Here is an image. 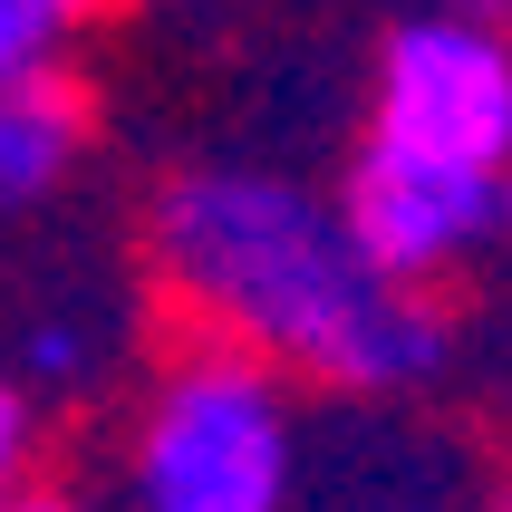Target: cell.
Listing matches in <instances>:
<instances>
[{
    "instance_id": "11",
    "label": "cell",
    "mask_w": 512,
    "mask_h": 512,
    "mask_svg": "<svg viewBox=\"0 0 512 512\" xmlns=\"http://www.w3.org/2000/svg\"><path fill=\"white\" fill-rule=\"evenodd\" d=\"M503 232H512V165H503Z\"/></svg>"
},
{
    "instance_id": "1",
    "label": "cell",
    "mask_w": 512,
    "mask_h": 512,
    "mask_svg": "<svg viewBox=\"0 0 512 512\" xmlns=\"http://www.w3.org/2000/svg\"><path fill=\"white\" fill-rule=\"evenodd\" d=\"M145 281L194 339H232L319 397H426L455 368L445 290L387 281L339 194L271 165H174L145 194Z\"/></svg>"
},
{
    "instance_id": "10",
    "label": "cell",
    "mask_w": 512,
    "mask_h": 512,
    "mask_svg": "<svg viewBox=\"0 0 512 512\" xmlns=\"http://www.w3.org/2000/svg\"><path fill=\"white\" fill-rule=\"evenodd\" d=\"M464 10H484V20H503V29H512V0H464Z\"/></svg>"
},
{
    "instance_id": "7",
    "label": "cell",
    "mask_w": 512,
    "mask_h": 512,
    "mask_svg": "<svg viewBox=\"0 0 512 512\" xmlns=\"http://www.w3.org/2000/svg\"><path fill=\"white\" fill-rule=\"evenodd\" d=\"M116 0H0V68H49L107 20Z\"/></svg>"
},
{
    "instance_id": "8",
    "label": "cell",
    "mask_w": 512,
    "mask_h": 512,
    "mask_svg": "<svg viewBox=\"0 0 512 512\" xmlns=\"http://www.w3.org/2000/svg\"><path fill=\"white\" fill-rule=\"evenodd\" d=\"M39 474V397H29L20 377H0V503Z\"/></svg>"
},
{
    "instance_id": "9",
    "label": "cell",
    "mask_w": 512,
    "mask_h": 512,
    "mask_svg": "<svg viewBox=\"0 0 512 512\" xmlns=\"http://www.w3.org/2000/svg\"><path fill=\"white\" fill-rule=\"evenodd\" d=\"M0 512H87V503H78V493H58V484H39V474H29V484L10 493Z\"/></svg>"
},
{
    "instance_id": "4",
    "label": "cell",
    "mask_w": 512,
    "mask_h": 512,
    "mask_svg": "<svg viewBox=\"0 0 512 512\" xmlns=\"http://www.w3.org/2000/svg\"><path fill=\"white\" fill-rule=\"evenodd\" d=\"M339 223L358 232V252H368L387 281L445 290L503 242V174L435 165V155L358 136L348 165H339Z\"/></svg>"
},
{
    "instance_id": "6",
    "label": "cell",
    "mask_w": 512,
    "mask_h": 512,
    "mask_svg": "<svg viewBox=\"0 0 512 512\" xmlns=\"http://www.w3.org/2000/svg\"><path fill=\"white\" fill-rule=\"evenodd\" d=\"M107 319L97 310H39L20 319V339H10V377H20L29 397H87L97 377H107Z\"/></svg>"
},
{
    "instance_id": "5",
    "label": "cell",
    "mask_w": 512,
    "mask_h": 512,
    "mask_svg": "<svg viewBox=\"0 0 512 512\" xmlns=\"http://www.w3.org/2000/svg\"><path fill=\"white\" fill-rule=\"evenodd\" d=\"M97 145V97L68 58L49 68H0V213H39L78 184Z\"/></svg>"
},
{
    "instance_id": "2",
    "label": "cell",
    "mask_w": 512,
    "mask_h": 512,
    "mask_svg": "<svg viewBox=\"0 0 512 512\" xmlns=\"http://www.w3.org/2000/svg\"><path fill=\"white\" fill-rule=\"evenodd\" d=\"M300 493V387L232 339H194L145 377L126 426L136 512H290Z\"/></svg>"
},
{
    "instance_id": "13",
    "label": "cell",
    "mask_w": 512,
    "mask_h": 512,
    "mask_svg": "<svg viewBox=\"0 0 512 512\" xmlns=\"http://www.w3.org/2000/svg\"><path fill=\"white\" fill-rule=\"evenodd\" d=\"M426 512H445V503H426Z\"/></svg>"
},
{
    "instance_id": "3",
    "label": "cell",
    "mask_w": 512,
    "mask_h": 512,
    "mask_svg": "<svg viewBox=\"0 0 512 512\" xmlns=\"http://www.w3.org/2000/svg\"><path fill=\"white\" fill-rule=\"evenodd\" d=\"M368 136L435 155V165L503 174L512 165V29L464 10V0L397 20L368 68Z\"/></svg>"
},
{
    "instance_id": "12",
    "label": "cell",
    "mask_w": 512,
    "mask_h": 512,
    "mask_svg": "<svg viewBox=\"0 0 512 512\" xmlns=\"http://www.w3.org/2000/svg\"><path fill=\"white\" fill-rule=\"evenodd\" d=\"M493 512H512V484H503V493H493Z\"/></svg>"
}]
</instances>
